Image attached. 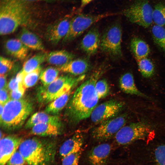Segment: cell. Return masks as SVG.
Here are the masks:
<instances>
[{"label":"cell","mask_w":165,"mask_h":165,"mask_svg":"<svg viewBox=\"0 0 165 165\" xmlns=\"http://www.w3.org/2000/svg\"><path fill=\"white\" fill-rule=\"evenodd\" d=\"M4 105L0 104V116L2 115V113L3 112V109H4Z\"/></svg>","instance_id":"cell-43"},{"label":"cell","mask_w":165,"mask_h":165,"mask_svg":"<svg viewBox=\"0 0 165 165\" xmlns=\"http://www.w3.org/2000/svg\"><path fill=\"white\" fill-rule=\"evenodd\" d=\"M90 67V62L87 59L81 58L74 59L58 68L60 71L78 76L85 75Z\"/></svg>","instance_id":"cell-16"},{"label":"cell","mask_w":165,"mask_h":165,"mask_svg":"<svg viewBox=\"0 0 165 165\" xmlns=\"http://www.w3.org/2000/svg\"><path fill=\"white\" fill-rule=\"evenodd\" d=\"M101 38L98 28L94 27L90 29L82 39L81 49L88 55L96 53L100 47Z\"/></svg>","instance_id":"cell-14"},{"label":"cell","mask_w":165,"mask_h":165,"mask_svg":"<svg viewBox=\"0 0 165 165\" xmlns=\"http://www.w3.org/2000/svg\"><path fill=\"white\" fill-rule=\"evenodd\" d=\"M95 89L99 99L106 97L109 92V87L105 79L98 80L95 85Z\"/></svg>","instance_id":"cell-32"},{"label":"cell","mask_w":165,"mask_h":165,"mask_svg":"<svg viewBox=\"0 0 165 165\" xmlns=\"http://www.w3.org/2000/svg\"><path fill=\"white\" fill-rule=\"evenodd\" d=\"M154 155L156 165H165V144L157 147Z\"/></svg>","instance_id":"cell-33"},{"label":"cell","mask_w":165,"mask_h":165,"mask_svg":"<svg viewBox=\"0 0 165 165\" xmlns=\"http://www.w3.org/2000/svg\"><path fill=\"white\" fill-rule=\"evenodd\" d=\"M26 162L18 149L11 156L5 165H25Z\"/></svg>","instance_id":"cell-36"},{"label":"cell","mask_w":165,"mask_h":165,"mask_svg":"<svg viewBox=\"0 0 165 165\" xmlns=\"http://www.w3.org/2000/svg\"><path fill=\"white\" fill-rule=\"evenodd\" d=\"M82 150L62 157V165H78Z\"/></svg>","instance_id":"cell-34"},{"label":"cell","mask_w":165,"mask_h":165,"mask_svg":"<svg viewBox=\"0 0 165 165\" xmlns=\"http://www.w3.org/2000/svg\"></svg>","instance_id":"cell-44"},{"label":"cell","mask_w":165,"mask_h":165,"mask_svg":"<svg viewBox=\"0 0 165 165\" xmlns=\"http://www.w3.org/2000/svg\"><path fill=\"white\" fill-rule=\"evenodd\" d=\"M122 31L120 24L114 23L105 31L101 38L100 48L101 50L114 59L122 56L121 42Z\"/></svg>","instance_id":"cell-8"},{"label":"cell","mask_w":165,"mask_h":165,"mask_svg":"<svg viewBox=\"0 0 165 165\" xmlns=\"http://www.w3.org/2000/svg\"><path fill=\"white\" fill-rule=\"evenodd\" d=\"M24 2H32L37 1H45L48 2H51L52 1H55L56 0H20Z\"/></svg>","instance_id":"cell-42"},{"label":"cell","mask_w":165,"mask_h":165,"mask_svg":"<svg viewBox=\"0 0 165 165\" xmlns=\"http://www.w3.org/2000/svg\"><path fill=\"white\" fill-rule=\"evenodd\" d=\"M57 148L54 140L34 137L22 140L18 150L28 165H52Z\"/></svg>","instance_id":"cell-2"},{"label":"cell","mask_w":165,"mask_h":165,"mask_svg":"<svg viewBox=\"0 0 165 165\" xmlns=\"http://www.w3.org/2000/svg\"><path fill=\"white\" fill-rule=\"evenodd\" d=\"M71 19L66 17L50 26L46 33L47 40L53 44H57L63 40L68 31Z\"/></svg>","instance_id":"cell-13"},{"label":"cell","mask_w":165,"mask_h":165,"mask_svg":"<svg viewBox=\"0 0 165 165\" xmlns=\"http://www.w3.org/2000/svg\"><path fill=\"white\" fill-rule=\"evenodd\" d=\"M93 0H81V5L80 8L78 10V11L79 12H81L85 6Z\"/></svg>","instance_id":"cell-41"},{"label":"cell","mask_w":165,"mask_h":165,"mask_svg":"<svg viewBox=\"0 0 165 165\" xmlns=\"http://www.w3.org/2000/svg\"><path fill=\"white\" fill-rule=\"evenodd\" d=\"M72 91V90L51 102L46 107L45 112L53 115L58 114L68 103Z\"/></svg>","instance_id":"cell-25"},{"label":"cell","mask_w":165,"mask_h":165,"mask_svg":"<svg viewBox=\"0 0 165 165\" xmlns=\"http://www.w3.org/2000/svg\"><path fill=\"white\" fill-rule=\"evenodd\" d=\"M152 19L156 25L165 26V4L160 2L155 6L153 10Z\"/></svg>","instance_id":"cell-30"},{"label":"cell","mask_w":165,"mask_h":165,"mask_svg":"<svg viewBox=\"0 0 165 165\" xmlns=\"http://www.w3.org/2000/svg\"><path fill=\"white\" fill-rule=\"evenodd\" d=\"M85 77V75L76 77L67 75L58 77L47 86H43L40 88L38 94L39 101L45 103L50 102L72 90Z\"/></svg>","instance_id":"cell-5"},{"label":"cell","mask_w":165,"mask_h":165,"mask_svg":"<svg viewBox=\"0 0 165 165\" xmlns=\"http://www.w3.org/2000/svg\"><path fill=\"white\" fill-rule=\"evenodd\" d=\"M127 116L126 114H122L99 124L92 132L93 138L96 141H102L114 137L125 124Z\"/></svg>","instance_id":"cell-10"},{"label":"cell","mask_w":165,"mask_h":165,"mask_svg":"<svg viewBox=\"0 0 165 165\" xmlns=\"http://www.w3.org/2000/svg\"><path fill=\"white\" fill-rule=\"evenodd\" d=\"M151 31L155 43L165 52V28L164 27L155 24L152 27Z\"/></svg>","instance_id":"cell-28"},{"label":"cell","mask_w":165,"mask_h":165,"mask_svg":"<svg viewBox=\"0 0 165 165\" xmlns=\"http://www.w3.org/2000/svg\"><path fill=\"white\" fill-rule=\"evenodd\" d=\"M7 74L0 75V90L7 88V85L6 80Z\"/></svg>","instance_id":"cell-40"},{"label":"cell","mask_w":165,"mask_h":165,"mask_svg":"<svg viewBox=\"0 0 165 165\" xmlns=\"http://www.w3.org/2000/svg\"><path fill=\"white\" fill-rule=\"evenodd\" d=\"M125 105L124 102L111 100L97 105L92 112V121L97 124L117 116L122 111Z\"/></svg>","instance_id":"cell-11"},{"label":"cell","mask_w":165,"mask_h":165,"mask_svg":"<svg viewBox=\"0 0 165 165\" xmlns=\"http://www.w3.org/2000/svg\"><path fill=\"white\" fill-rule=\"evenodd\" d=\"M117 14L107 13L93 15L82 13L77 11L76 14L71 19L68 31L63 39V42L68 43L73 40L94 24L104 18Z\"/></svg>","instance_id":"cell-7"},{"label":"cell","mask_w":165,"mask_h":165,"mask_svg":"<svg viewBox=\"0 0 165 165\" xmlns=\"http://www.w3.org/2000/svg\"><path fill=\"white\" fill-rule=\"evenodd\" d=\"M26 89L23 86L17 90L10 91V100H18L21 99L24 94Z\"/></svg>","instance_id":"cell-38"},{"label":"cell","mask_w":165,"mask_h":165,"mask_svg":"<svg viewBox=\"0 0 165 165\" xmlns=\"http://www.w3.org/2000/svg\"><path fill=\"white\" fill-rule=\"evenodd\" d=\"M20 0H2L0 7V34L13 33L29 20L30 12Z\"/></svg>","instance_id":"cell-3"},{"label":"cell","mask_w":165,"mask_h":165,"mask_svg":"<svg viewBox=\"0 0 165 165\" xmlns=\"http://www.w3.org/2000/svg\"><path fill=\"white\" fill-rule=\"evenodd\" d=\"M27 48L37 50H43L44 46L39 37L26 28L21 31L18 38Z\"/></svg>","instance_id":"cell-20"},{"label":"cell","mask_w":165,"mask_h":165,"mask_svg":"<svg viewBox=\"0 0 165 165\" xmlns=\"http://www.w3.org/2000/svg\"><path fill=\"white\" fill-rule=\"evenodd\" d=\"M151 126L144 121L132 123L124 125L113 137L115 143L125 146L139 140H145L153 132Z\"/></svg>","instance_id":"cell-6"},{"label":"cell","mask_w":165,"mask_h":165,"mask_svg":"<svg viewBox=\"0 0 165 165\" xmlns=\"http://www.w3.org/2000/svg\"><path fill=\"white\" fill-rule=\"evenodd\" d=\"M10 100V94L7 88L0 90V104L5 105Z\"/></svg>","instance_id":"cell-39"},{"label":"cell","mask_w":165,"mask_h":165,"mask_svg":"<svg viewBox=\"0 0 165 165\" xmlns=\"http://www.w3.org/2000/svg\"><path fill=\"white\" fill-rule=\"evenodd\" d=\"M130 46L131 51L137 61L147 57L150 51L148 44L138 37H134L132 39Z\"/></svg>","instance_id":"cell-24"},{"label":"cell","mask_w":165,"mask_h":165,"mask_svg":"<svg viewBox=\"0 0 165 165\" xmlns=\"http://www.w3.org/2000/svg\"><path fill=\"white\" fill-rule=\"evenodd\" d=\"M75 57L73 53L65 50H56L47 53L46 61L49 64L60 67L74 59Z\"/></svg>","instance_id":"cell-22"},{"label":"cell","mask_w":165,"mask_h":165,"mask_svg":"<svg viewBox=\"0 0 165 165\" xmlns=\"http://www.w3.org/2000/svg\"><path fill=\"white\" fill-rule=\"evenodd\" d=\"M84 141L83 134L77 133L65 141L61 146L59 152L62 157L68 155L75 153L81 150Z\"/></svg>","instance_id":"cell-17"},{"label":"cell","mask_w":165,"mask_h":165,"mask_svg":"<svg viewBox=\"0 0 165 165\" xmlns=\"http://www.w3.org/2000/svg\"><path fill=\"white\" fill-rule=\"evenodd\" d=\"M7 84V88L9 91L17 90L23 86L22 80L17 75L12 78Z\"/></svg>","instance_id":"cell-37"},{"label":"cell","mask_w":165,"mask_h":165,"mask_svg":"<svg viewBox=\"0 0 165 165\" xmlns=\"http://www.w3.org/2000/svg\"><path fill=\"white\" fill-rule=\"evenodd\" d=\"M111 149V145L108 143L94 146L88 154L89 162L91 165H107Z\"/></svg>","instance_id":"cell-15"},{"label":"cell","mask_w":165,"mask_h":165,"mask_svg":"<svg viewBox=\"0 0 165 165\" xmlns=\"http://www.w3.org/2000/svg\"><path fill=\"white\" fill-rule=\"evenodd\" d=\"M48 123L61 127V123L59 116L49 114L45 112H36L32 115L26 122L25 128H31L37 124Z\"/></svg>","instance_id":"cell-19"},{"label":"cell","mask_w":165,"mask_h":165,"mask_svg":"<svg viewBox=\"0 0 165 165\" xmlns=\"http://www.w3.org/2000/svg\"><path fill=\"white\" fill-rule=\"evenodd\" d=\"M32 103L26 99L9 100L0 116L1 126L7 131L20 128L33 110Z\"/></svg>","instance_id":"cell-4"},{"label":"cell","mask_w":165,"mask_h":165,"mask_svg":"<svg viewBox=\"0 0 165 165\" xmlns=\"http://www.w3.org/2000/svg\"><path fill=\"white\" fill-rule=\"evenodd\" d=\"M137 62L139 71L143 77L148 78L153 75L155 68L150 59L145 57L137 61Z\"/></svg>","instance_id":"cell-29"},{"label":"cell","mask_w":165,"mask_h":165,"mask_svg":"<svg viewBox=\"0 0 165 165\" xmlns=\"http://www.w3.org/2000/svg\"><path fill=\"white\" fill-rule=\"evenodd\" d=\"M59 71L58 68L52 66L48 67L41 71L39 79L43 86H47L53 81L58 77Z\"/></svg>","instance_id":"cell-27"},{"label":"cell","mask_w":165,"mask_h":165,"mask_svg":"<svg viewBox=\"0 0 165 165\" xmlns=\"http://www.w3.org/2000/svg\"><path fill=\"white\" fill-rule=\"evenodd\" d=\"M47 53L42 52L33 56L24 62L21 71L24 73L26 74L36 69L46 61Z\"/></svg>","instance_id":"cell-26"},{"label":"cell","mask_w":165,"mask_h":165,"mask_svg":"<svg viewBox=\"0 0 165 165\" xmlns=\"http://www.w3.org/2000/svg\"><path fill=\"white\" fill-rule=\"evenodd\" d=\"M22 141L21 138L12 135L0 139V165L6 164L11 156L18 149Z\"/></svg>","instance_id":"cell-12"},{"label":"cell","mask_w":165,"mask_h":165,"mask_svg":"<svg viewBox=\"0 0 165 165\" xmlns=\"http://www.w3.org/2000/svg\"><path fill=\"white\" fill-rule=\"evenodd\" d=\"M153 10L148 0H136L121 13L131 23L147 28L153 21Z\"/></svg>","instance_id":"cell-9"},{"label":"cell","mask_w":165,"mask_h":165,"mask_svg":"<svg viewBox=\"0 0 165 165\" xmlns=\"http://www.w3.org/2000/svg\"><path fill=\"white\" fill-rule=\"evenodd\" d=\"M0 75L6 74L12 68L14 63L11 60L3 57L0 58Z\"/></svg>","instance_id":"cell-35"},{"label":"cell","mask_w":165,"mask_h":165,"mask_svg":"<svg viewBox=\"0 0 165 165\" xmlns=\"http://www.w3.org/2000/svg\"><path fill=\"white\" fill-rule=\"evenodd\" d=\"M61 127L50 123H40L31 128L30 133L32 134L41 137L56 136L61 133Z\"/></svg>","instance_id":"cell-23"},{"label":"cell","mask_w":165,"mask_h":165,"mask_svg":"<svg viewBox=\"0 0 165 165\" xmlns=\"http://www.w3.org/2000/svg\"><path fill=\"white\" fill-rule=\"evenodd\" d=\"M4 48L8 54L20 60L25 59L28 52V48L18 38H11L7 40Z\"/></svg>","instance_id":"cell-18"},{"label":"cell","mask_w":165,"mask_h":165,"mask_svg":"<svg viewBox=\"0 0 165 165\" xmlns=\"http://www.w3.org/2000/svg\"><path fill=\"white\" fill-rule=\"evenodd\" d=\"M41 69L40 66L32 72L24 74L22 84L26 89L32 87L36 84L39 78Z\"/></svg>","instance_id":"cell-31"},{"label":"cell","mask_w":165,"mask_h":165,"mask_svg":"<svg viewBox=\"0 0 165 165\" xmlns=\"http://www.w3.org/2000/svg\"><path fill=\"white\" fill-rule=\"evenodd\" d=\"M106 67L100 66L77 89L69 99L65 114L71 123L76 124L89 117L97 105L99 99L95 85Z\"/></svg>","instance_id":"cell-1"},{"label":"cell","mask_w":165,"mask_h":165,"mask_svg":"<svg viewBox=\"0 0 165 165\" xmlns=\"http://www.w3.org/2000/svg\"><path fill=\"white\" fill-rule=\"evenodd\" d=\"M119 84L121 90L126 93L149 98L138 89L135 83L134 76L130 72L126 73L120 76Z\"/></svg>","instance_id":"cell-21"}]
</instances>
